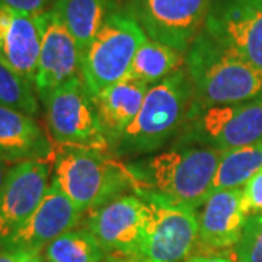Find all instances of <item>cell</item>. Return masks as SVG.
Returning <instances> with one entry per match:
<instances>
[{"label": "cell", "instance_id": "cell-1", "mask_svg": "<svg viewBox=\"0 0 262 262\" xmlns=\"http://www.w3.org/2000/svg\"><path fill=\"white\" fill-rule=\"evenodd\" d=\"M223 150L184 144L127 165L134 194H155L196 210L211 194V184Z\"/></svg>", "mask_w": 262, "mask_h": 262}, {"label": "cell", "instance_id": "cell-2", "mask_svg": "<svg viewBox=\"0 0 262 262\" xmlns=\"http://www.w3.org/2000/svg\"><path fill=\"white\" fill-rule=\"evenodd\" d=\"M187 64L192 84L189 117L210 106L246 102L262 95L261 70L227 53L203 31L188 50Z\"/></svg>", "mask_w": 262, "mask_h": 262}, {"label": "cell", "instance_id": "cell-3", "mask_svg": "<svg viewBox=\"0 0 262 262\" xmlns=\"http://www.w3.org/2000/svg\"><path fill=\"white\" fill-rule=\"evenodd\" d=\"M53 182L83 211H94L133 189L127 165L108 155V150L54 144Z\"/></svg>", "mask_w": 262, "mask_h": 262}, {"label": "cell", "instance_id": "cell-4", "mask_svg": "<svg viewBox=\"0 0 262 262\" xmlns=\"http://www.w3.org/2000/svg\"><path fill=\"white\" fill-rule=\"evenodd\" d=\"M191 110L192 84L181 69L150 86L137 117L111 149L122 156L158 150L185 125Z\"/></svg>", "mask_w": 262, "mask_h": 262}, {"label": "cell", "instance_id": "cell-5", "mask_svg": "<svg viewBox=\"0 0 262 262\" xmlns=\"http://www.w3.org/2000/svg\"><path fill=\"white\" fill-rule=\"evenodd\" d=\"M146 38V32L131 12H110L80 57V75L89 94L95 96L128 75L133 58Z\"/></svg>", "mask_w": 262, "mask_h": 262}, {"label": "cell", "instance_id": "cell-6", "mask_svg": "<svg viewBox=\"0 0 262 262\" xmlns=\"http://www.w3.org/2000/svg\"><path fill=\"white\" fill-rule=\"evenodd\" d=\"M44 105L48 130L56 146L111 149L96 114L94 96L89 94L82 76L54 89Z\"/></svg>", "mask_w": 262, "mask_h": 262}, {"label": "cell", "instance_id": "cell-7", "mask_svg": "<svg viewBox=\"0 0 262 262\" xmlns=\"http://www.w3.org/2000/svg\"><path fill=\"white\" fill-rule=\"evenodd\" d=\"M262 141V95L246 102L215 105L188 118L181 144L219 150L236 149Z\"/></svg>", "mask_w": 262, "mask_h": 262}, {"label": "cell", "instance_id": "cell-8", "mask_svg": "<svg viewBox=\"0 0 262 262\" xmlns=\"http://www.w3.org/2000/svg\"><path fill=\"white\" fill-rule=\"evenodd\" d=\"M149 207L146 237L131 262H184L198 241V213L155 194H137Z\"/></svg>", "mask_w": 262, "mask_h": 262}, {"label": "cell", "instance_id": "cell-9", "mask_svg": "<svg viewBox=\"0 0 262 262\" xmlns=\"http://www.w3.org/2000/svg\"><path fill=\"white\" fill-rule=\"evenodd\" d=\"M203 32L262 72V0H213Z\"/></svg>", "mask_w": 262, "mask_h": 262}, {"label": "cell", "instance_id": "cell-10", "mask_svg": "<svg viewBox=\"0 0 262 262\" xmlns=\"http://www.w3.org/2000/svg\"><path fill=\"white\" fill-rule=\"evenodd\" d=\"M213 0H133L130 12L146 35L187 54L204 28Z\"/></svg>", "mask_w": 262, "mask_h": 262}, {"label": "cell", "instance_id": "cell-11", "mask_svg": "<svg viewBox=\"0 0 262 262\" xmlns=\"http://www.w3.org/2000/svg\"><path fill=\"white\" fill-rule=\"evenodd\" d=\"M149 223V207L137 194L120 195L91 211L88 230L110 258L131 262L143 246Z\"/></svg>", "mask_w": 262, "mask_h": 262}, {"label": "cell", "instance_id": "cell-12", "mask_svg": "<svg viewBox=\"0 0 262 262\" xmlns=\"http://www.w3.org/2000/svg\"><path fill=\"white\" fill-rule=\"evenodd\" d=\"M41 28L35 91L44 102L54 89L80 75V50L53 9L37 16Z\"/></svg>", "mask_w": 262, "mask_h": 262}, {"label": "cell", "instance_id": "cell-13", "mask_svg": "<svg viewBox=\"0 0 262 262\" xmlns=\"http://www.w3.org/2000/svg\"><path fill=\"white\" fill-rule=\"evenodd\" d=\"M51 160H25L9 169L0 191V242L8 239L37 210L46 195Z\"/></svg>", "mask_w": 262, "mask_h": 262}, {"label": "cell", "instance_id": "cell-14", "mask_svg": "<svg viewBox=\"0 0 262 262\" xmlns=\"http://www.w3.org/2000/svg\"><path fill=\"white\" fill-rule=\"evenodd\" d=\"M82 211L51 181L42 201L25 225L0 242L5 248H24L42 252L48 244L69 230H73Z\"/></svg>", "mask_w": 262, "mask_h": 262}, {"label": "cell", "instance_id": "cell-15", "mask_svg": "<svg viewBox=\"0 0 262 262\" xmlns=\"http://www.w3.org/2000/svg\"><path fill=\"white\" fill-rule=\"evenodd\" d=\"M39 50L38 18L0 5V63L35 88Z\"/></svg>", "mask_w": 262, "mask_h": 262}, {"label": "cell", "instance_id": "cell-16", "mask_svg": "<svg viewBox=\"0 0 262 262\" xmlns=\"http://www.w3.org/2000/svg\"><path fill=\"white\" fill-rule=\"evenodd\" d=\"M248 214L242 204V188L215 191L198 213V242L210 251L236 246Z\"/></svg>", "mask_w": 262, "mask_h": 262}, {"label": "cell", "instance_id": "cell-17", "mask_svg": "<svg viewBox=\"0 0 262 262\" xmlns=\"http://www.w3.org/2000/svg\"><path fill=\"white\" fill-rule=\"evenodd\" d=\"M0 158L6 162L51 160L54 143L34 117L0 105Z\"/></svg>", "mask_w": 262, "mask_h": 262}, {"label": "cell", "instance_id": "cell-18", "mask_svg": "<svg viewBox=\"0 0 262 262\" xmlns=\"http://www.w3.org/2000/svg\"><path fill=\"white\" fill-rule=\"evenodd\" d=\"M149 88L147 83L125 76L94 96L96 114L110 147L118 141L137 117Z\"/></svg>", "mask_w": 262, "mask_h": 262}, {"label": "cell", "instance_id": "cell-19", "mask_svg": "<svg viewBox=\"0 0 262 262\" xmlns=\"http://www.w3.org/2000/svg\"><path fill=\"white\" fill-rule=\"evenodd\" d=\"M53 10L80 50V57L110 15V0H56Z\"/></svg>", "mask_w": 262, "mask_h": 262}, {"label": "cell", "instance_id": "cell-20", "mask_svg": "<svg viewBox=\"0 0 262 262\" xmlns=\"http://www.w3.org/2000/svg\"><path fill=\"white\" fill-rule=\"evenodd\" d=\"M262 169V141L251 146L223 150L211 184V194L222 189L244 188Z\"/></svg>", "mask_w": 262, "mask_h": 262}, {"label": "cell", "instance_id": "cell-21", "mask_svg": "<svg viewBox=\"0 0 262 262\" xmlns=\"http://www.w3.org/2000/svg\"><path fill=\"white\" fill-rule=\"evenodd\" d=\"M184 56L178 51L146 38L133 58L128 75L147 84H155L181 70Z\"/></svg>", "mask_w": 262, "mask_h": 262}, {"label": "cell", "instance_id": "cell-22", "mask_svg": "<svg viewBox=\"0 0 262 262\" xmlns=\"http://www.w3.org/2000/svg\"><path fill=\"white\" fill-rule=\"evenodd\" d=\"M42 256L47 262H103L110 258L88 229L58 236L44 248Z\"/></svg>", "mask_w": 262, "mask_h": 262}, {"label": "cell", "instance_id": "cell-23", "mask_svg": "<svg viewBox=\"0 0 262 262\" xmlns=\"http://www.w3.org/2000/svg\"><path fill=\"white\" fill-rule=\"evenodd\" d=\"M35 92V88L29 82L0 63V105L37 115L39 108Z\"/></svg>", "mask_w": 262, "mask_h": 262}, {"label": "cell", "instance_id": "cell-24", "mask_svg": "<svg viewBox=\"0 0 262 262\" xmlns=\"http://www.w3.org/2000/svg\"><path fill=\"white\" fill-rule=\"evenodd\" d=\"M234 252L237 262H262V213L248 217Z\"/></svg>", "mask_w": 262, "mask_h": 262}, {"label": "cell", "instance_id": "cell-25", "mask_svg": "<svg viewBox=\"0 0 262 262\" xmlns=\"http://www.w3.org/2000/svg\"><path fill=\"white\" fill-rule=\"evenodd\" d=\"M242 204L248 217L262 213V169L242 188Z\"/></svg>", "mask_w": 262, "mask_h": 262}, {"label": "cell", "instance_id": "cell-26", "mask_svg": "<svg viewBox=\"0 0 262 262\" xmlns=\"http://www.w3.org/2000/svg\"><path fill=\"white\" fill-rule=\"evenodd\" d=\"M48 3L50 0H0V5L15 10L18 13H24L34 18L47 12Z\"/></svg>", "mask_w": 262, "mask_h": 262}, {"label": "cell", "instance_id": "cell-27", "mask_svg": "<svg viewBox=\"0 0 262 262\" xmlns=\"http://www.w3.org/2000/svg\"><path fill=\"white\" fill-rule=\"evenodd\" d=\"M34 253H37V251L0 246V262H25Z\"/></svg>", "mask_w": 262, "mask_h": 262}, {"label": "cell", "instance_id": "cell-28", "mask_svg": "<svg viewBox=\"0 0 262 262\" xmlns=\"http://www.w3.org/2000/svg\"><path fill=\"white\" fill-rule=\"evenodd\" d=\"M185 262H232L227 256L222 255H195L188 258Z\"/></svg>", "mask_w": 262, "mask_h": 262}, {"label": "cell", "instance_id": "cell-29", "mask_svg": "<svg viewBox=\"0 0 262 262\" xmlns=\"http://www.w3.org/2000/svg\"><path fill=\"white\" fill-rule=\"evenodd\" d=\"M8 162L3 159V158H0V191H2V187H3V184H5V179H6V175H8V172H9V169H8Z\"/></svg>", "mask_w": 262, "mask_h": 262}, {"label": "cell", "instance_id": "cell-30", "mask_svg": "<svg viewBox=\"0 0 262 262\" xmlns=\"http://www.w3.org/2000/svg\"><path fill=\"white\" fill-rule=\"evenodd\" d=\"M25 262H47V261H46V258L42 256V252H37V253H34V255H31Z\"/></svg>", "mask_w": 262, "mask_h": 262}, {"label": "cell", "instance_id": "cell-31", "mask_svg": "<svg viewBox=\"0 0 262 262\" xmlns=\"http://www.w3.org/2000/svg\"><path fill=\"white\" fill-rule=\"evenodd\" d=\"M103 262H121V261H118V259H114V258H108V259H105Z\"/></svg>", "mask_w": 262, "mask_h": 262}]
</instances>
